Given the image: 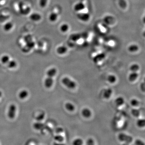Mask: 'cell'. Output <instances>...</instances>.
<instances>
[{
  "label": "cell",
  "mask_w": 145,
  "mask_h": 145,
  "mask_svg": "<svg viewBox=\"0 0 145 145\" xmlns=\"http://www.w3.org/2000/svg\"><path fill=\"white\" fill-rule=\"evenodd\" d=\"M118 140L121 142H123L124 143L130 144L132 143L133 141V137L130 135L127 134L125 133H120L118 135Z\"/></svg>",
  "instance_id": "1"
},
{
  "label": "cell",
  "mask_w": 145,
  "mask_h": 145,
  "mask_svg": "<svg viewBox=\"0 0 145 145\" xmlns=\"http://www.w3.org/2000/svg\"><path fill=\"white\" fill-rule=\"evenodd\" d=\"M62 83L64 85L69 89H74L77 86L76 82L68 77H65L63 78Z\"/></svg>",
  "instance_id": "2"
},
{
  "label": "cell",
  "mask_w": 145,
  "mask_h": 145,
  "mask_svg": "<svg viewBox=\"0 0 145 145\" xmlns=\"http://www.w3.org/2000/svg\"><path fill=\"white\" fill-rule=\"evenodd\" d=\"M17 107L16 105L11 104L9 106L7 115L10 119H13L15 117Z\"/></svg>",
  "instance_id": "3"
},
{
  "label": "cell",
  "mask_w": 145,
  "mask_h": 145,
  "mask_svg": "<svg viewBox=\"0 0 145 145\" xmlns=\"http://www.w3.org/2000/svg\"><path fill=\"white\" fill-rule=\"evenodd\" d=\"M82 116L86 119L90 118L92 116V112L91 110L88 108H85L81 110Z\"/></svg>",
  "instance_id": "4"
},
{
  "label": "cell",
  "mask_w": 145,
  "mask_h": 145,
  "mask_svg": "<svg viewBox=\"0 0 145 145\" xmlns=\"http://www.w3.org/2000/svg\"><path fill=\"white\" fill-rule=\"evenodd\" d=\"M54 83L53 78L47 77L44 81V85L47 88H50L53 85Z\"/></svg>",
  "instance_id": "5"
},
{
  "label": "cell",
  "mask_w": 145,
  "mask_h": 145,
  "mask_svg": "<svg viewBox=\"0 0 145 145\" xmlns=\"http://www.w3.org/2000/svg\"><path fill=\"white\" fill-rule=\"evenodd\" d=\"M139 74L137 72H131L128 77V79L130 82H134L136 80Z\"/></svg>",
  "instance_id": "6"
},
{
  "label": "cell",
  "mask_w": 145,
  "mask_h": 145,
  "mask_svg": "<svg viewBox=\"0 0 145 145\" xmlns=\"http://www.w3.org/2000/svg\"><path fill=\"white\" fill-rule=\"evenodd\" d=\"M30 18L31 20L34 21H38L42 19V17L40 14L38 13H34L30 15Z\"/></svg>",
  "instance_id": "7"
},
{
  "label": "cell",
  "mask_w": 145,
  "mask_h": 145,
  "mask_svg": "<svg viewBox=\"0 0 145 145\" xmlns=\"http://www.w3.org/2000/svg\"><path fill=\"white\" fill-rule=\"evenodd\" d=\"M112 92H113V91L111 88H108L106 89L104 92V97L106 99H109L112 95Z\"/></svg>",
  "instance_id": "8"
},
{
  "label": "cell",
  "mask_w": 145,
  "mask_h": 145,
  "mask_svg": "<svg viewBox=\"0 0 145 145\" xmlns=\"http://www.w3.org/2000/svg\"><path fill=\"white\" fill-rule=\"evenodd\" d=\"M57 73V70L55 68H51L48 70L47 72V76L48 77H52L53 78L55 76Z\"/></svg>",
  "instance_id": "9"
},
{
  "label": "cell",
  "mask_w": 145,
  "mask_h": 145,
  "mask_svg": "<svg viewBox=\"0 0 145 145\" xmlns=\"http://www.w3.org/2000/svg\"><path fill=\"white\" fill-rule=\"evenodd\" d=\"M125 102L124 98L121 96H119L115 99V103L117 106H121L124 105Z\"/></svg>",
  "instance_id": "10"
},
{
  "label": "cell",
  "mask_w": 145,
  "mask_h": 145,
  "mask_svg": "<svg viewBox=\"0 0 145 145\" xmlns=\"http://www.w3.org/2000/svg\"><path fill=\"white\" fill-rule=\"evenodd\" d=\"M67 48L64 46H60L56 49V52L59 54H64L67 52Z\"/></svg>",
  "instance_id": "11"
},
{
  "label": "cell",
  "mask_w": 145,
  "mask_h": 145,
  "mask_svg": "<svg viewBox=\"0 0 145 145\" xmlns=\"http://www.w3.org/2000/svg\"><path fill=\"white\" fill-rule=\"evenodd\" d=\"M13 26V23L11 22H8L5 23L3 26V30L5 32H9L12 29Z\"/></svg>",
  "instance_id": "12"
},
{
  "label": "cell",
  "mask_w": 145,
  "mask_h": 145,
  "mask_svg": "<svg viewBox=\"0 0 145 145\" xmlns=\"http://www.w3.org/2000/svg\"><path fill=\"white\" fill-rule=\"evenodd\" d=\"M58 18V14L56 12H53L50 14L48 18L50 21L51 22H54L57 20Z\"/></svg>",
  "instance_id": "13"
},
{
  "label": "cell",
  "mask_w": 145,
  "mask_h": 145,
  "mask_svg": "<svg viewBox=\"0 0 145 145\" xmlns=\"http://www.w3.org/2000/svg\"><path fill=\"white\" fill-rule=\"evenodd\" d=\"M65 108L69 112H73L75 110V106L71 103H67L65 105Z\"/></svg>",
  "instance_id": "14"
},
{
  "label": "cell",
  "mask_w": 145,
  "mask_h": 145,
  "mask_svg": "<svg viewBox=\"0 0 145 145\" xmlns=\"http://www.w3.org/2000/svg\"><path fill=\"white\" fill-rule=\"evenodd\" d=\"M29 95L28 91L26 90H23L21 91L19 94V97L21 99L26 98Z\"/></svg>",
  "instance_id": "15"
},
{
  "label": "cell",
  "mask_w": 145,
  "mask_h": 145,
  "mask_svg": "<svg viewBox=\"0 0 145 145\" xmlns=\"http://www.w3.org/2000/svg\"><path fill=\"white\" fill-rule=\"evenodd\" d=\"M117 78L114 75L110 74L107 77V80L110 83H114L117 81Z\"/></svg>",
  "instance_id": "16"
},
{
  "label": "cell",
  "mask_w": 145,
  "mask_h": 145,
  "mask_svg": "<svg viewBox=\"0 0 145 145\" xmlns=\"http://www.w3.org/2000/svg\"><path fill=\"white\" fill-rule=\"evenodd\" d=\"M83 140L81 138H76L72 142V145H83Z\"/></svg>",
  "instance_id": "17"
},
{
  "label": "cell",
  "mask_w": 145,
  "mask_h": 145,
  "mask_svg": "<svg viewBox=\"0 0 145 145\" xmlns=\"http://www.w3.org/2000/svg\"><path fill=\"white\" fill-rule=\"evenodd\" d=\"M136 125L138 127L142 128L145 127V121L144 119H139L136 122Z\"/></svg>",
  "instance_id": "18"
},
{
  "label": "cell",
  "mask_w": 145,
  "mask_h": 145,
  "mask_svg": "<svg viewBox=\"0 0 145 145\" xmlns=\"http://www.w3.org/2000/svg\"><path fill=\"white\" fill-rule=\"evenodd\" d=\"M129 51L130 52H135L139 50V47L137 45H131L128 48Z\"/></svg>",
  "instance_id": "19"
},
{
  "label": "cell",
  "mask_w": 145,
  "mask_h": 145,
  "mask_svg": "<svg viewBox=\"0 0 145 145\" xmlns=\"http://www.w3.org/2000/svg\"><path fill=\"white\" fill-rule=\"evenodd\" d=\"M139 65L137 64H134L130 65L129 69L131 72H137L139 70Z\"/></svg>",
  "instance_id": "20"
},
{
  "label": "cell",
  "mask_w": 145,
  "mask_h": 145,
  "mask_svg": "<svg viewBox=\"0 0 145 145\" xmlns=\"http://www.w3.org/2000/svg\"><path fill=\"white\" fill-rule=\"evenodd\" d=\"M54 140L58 142H63L64 140V137L60 134H57L54 137Z\"/></svg>",
  "instance_id": "21"
},
{
  "label": "cell",
  "mask_w": 145,
  "mask_h": 145,
  "mask_svg": "<svg viewBox=\"0 0 145 145\" xmlns=\"http://www.w3.org/2000/svg\"><path fill=\"white\" fill-rule=\"evenodd\" d=\"M69 25L66 23H64L62 24L61 26H60V30L62 32H67L69 30Z\"/></svg>",
  "instance_id": "22"
},
{
  "label": "cell",
  "mask_w": 145,
  "mask_h": 145,
  "mask_svg": "<svg viewBox=\"0 0 145 145\" xmlns=\"http://www.w3.org/2000/svg\"><path fill=\"white\" fill-rule=\"evenodd\" d=\"M131 112H132V114L134 117L137 118V117H139V116H140V111L137 109H135V108L133 109H132Z\"/></svg>",
  "instance_id": "23"
},
{
  "label": "cell",
  "mask_w": 145,
  "mask_h": 145,
  "mask_svg": "<svg viewBox=\"0 0 145 145\" xmlns=\"http://www.w3.org/2000/svg\"><path fill=\"white\" fill-rule=\"evenodd\" d=\"M8 66L9 68H14L16 67L17 65V63L14 60H10L8 63Z\"/></svg>",
  "instance_id": "24"
},
{
  "label": "cell",
  "mask_w": 145,
  "mask_h": 145,
  "mask_svg": "<svg viewBox=\"0 0 145 145\" xmlns=\"http://www.w3.org/2000/svg\"><path fill=\"white\" fill-rule=\"evenodd\" d=\"M1 60L3 64H7L10 61L9 56L8 55H4L1 57Z\"/></svg>",
  "instance_id": "25"
},
{
  "label": "cell",
  "mask_w": 145,
  "mask_h": 145,
  "mask_svg": "<svg viewBox=\"0 0 145 145\" xmlns=\"http://www.w3.org/2000/svg\"><path fill=\"white\" fill-rule=\"evenodd\" d=\"M30 11H31V9L29 7H26L24 9L23 8H21L20 9L21 13L24 14V15L28 14L30 12Z\"/></svg>",
  "instance_id": "26"
},
{
  "label": "cell",
  "mask_w": 145,
  "mask_h": 145,
  "mask_svg": "<svg viewBox=\"0 0 145 145\" xmlns=\"http://www.w3.org/2000/svg\"><path fill=\"white\" fill-rule=\"evenodd\" d=\"M130 104L132 106L135 107L139 106V102L137 99L133 98L130 101Z\"/></svg>",
  "instance_id": "27"
},
{
  "label": "cell",
  "mask_w": 145,
  "mask_h": 145,
  "mask_svg": "<svg viewBox=\"0 0 145 145\" xmlns=\"http://www.w3.org/2000/svg\"><path fill=\"white\" fill-rule=\"evenodd\" d=\"M44 125L42 123L40 122H37L35 123L34 124V127L35 129L40 130L42 129V128L43 127Z\"/></svg>",
  "instance_id": "28"
},
{
  "label": "cell",
  "mask_w": 145,
  "mask_h": 145,
  "mask_svg": "<svg viewBox=\"0 0 145 145\" xmlns=\"http://www.w3.org/2000/svg\"><path fill=\"white\" fill-rule=\"evenodd\" d=\"M48 0H40L39 5L42 8H45L47 6Z\"/></svg>",
  "instance_id": "29"
},
{
  "label": "cell",
  "mask_w": 145,
  "mask_h": 145,
  "mask_svg": "<svg viewBox=\"0 0 145 145\" xmlns=\"http://www.w3.org/2000/svg\"><path fill=\"white\" fill-rule=\"evenodd\" d=\"M104 57H105V55H104V54H100V55L97 56H96V57L94 58V61L96 63H97V62H99L101 60H102L103 59H104Z\"/></svg>",
  "instance_id": "30"
},
{
  "label": "cell",
  "mask_w": 145,
  "mask_h": 145,
  "mask_svg": "<svg viewBox=\"0 0 145 145\" xmlns=\"http://www.w3.org/2000/svg\"><path fill=\"white\" fill-rule=\"evenodd\" d=\"M134 143L135 145H145L144 141L139 139H136Z\"/></svg>",
  "instance_id": "31"
},
{
  "label": "cell",
  "mask_w": 145,
  "mask_h": 145,
  "mask_svg": "<svg viewBox=\"0 0 145 145\" xmlns=\"http://www.w3.org/2000/svg\"><path fill=\"white\" fill-rule=\"evenodd\" d=\"M45 114L44 113H42L39 114L37 117H36V120H37L38 121H40L43 120L45 118Z\"/></svg>",
  "instance_id": "32"
},
{
  "label": "cell",
  "mask_w": 145,
  "mask_h": 145,
  "mask_svg": "<svg viewBox=\"0 0 145 145\" xmlns=\"http://www.w3.org/2000/svg\"><path fill=\"white\" fill-rule=\"evenodd\" d=\"M86 145H95V141L92 138H89L86 141Z\"/></svg>",
  "instance_id": "33"
},
{
  "label": "cell",
  "mask_w": 145,
  "mask_h": 145,
  "mask_svg": "<svg viewBox=\"0 0 145 145\" xmlns=\"http://www.w3.org/2000/svg\"><path fill=\"white\" fill-rule=\"evenodd\" d=\"M140 89L142 92H145V84L144 82H143L140 85Z\"/></svg>",
  "instance_id": "34"
},
{
  "label": "cell",
  "mask_w": 145,
  "mask_h": 145,
  "mask_svg": "<svg viewBox=\"0 0 145 145\" xmlns=\"http://www.w3.org/2000/svg\"><path fill=\"white\" fill-rule=\"evenodd\" d=\"M63 129L62 128H58L56 129V132L58 134H60L61 133L63 132Z\"/></svg>",
  "instance_id": "35"
},
{
  "label": "cell",
  "mask_w": 145,
  "mask_h": 145,
  "mask_svg": "<svg viewBox=\"0 0 145 145\" xmlns=\"http://www.w3.org/2000/svg\"><path fill=\"white\" fill-rule=\"evenodd\" d=\"M53 145H66L65 143H63V142H54L53 143Z\"/></svg>",
  "instance_id": "36"
},
{
  "label": "cell",
  "mask_w": 145,
  "mask_h": 145,
  "mask_svg": "<svg viewBox=\"0 0 145 145\" xmlns=\"http://www.w3.org/2000/svg\"><path fill=\"white\" fill-rule=\"evenodd\" d=\"M4 0H0V2H1V1H3Z\"/></svg>",
  "instance_id": "37"
}]
</instances>
